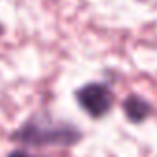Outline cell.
Listing matches in <instances>:
<instances>
[{
    "instance_id": "6da1fadb",
    "label": "cell",
    "mask_w": 157,
    "mask_h": 157,
    "mask_svg": "<svg viewBox=\"0 0 157 157\" xmlns=\"http://www.w3.org/2000/svg\"><path fill=\"white\" fill-rule=\"evenodd\" d=\"M11 139L30 148H43V146L67 148L82 140V131L74 124L61 120L56 122L48 115H33L11 135Z\"/></svg>"
},
{
    "instance_id": "7a4b0ae2",
    "label": "cell",
    "mask_w": 157,
    "mask_h": 157,
    "mask_svg": "<svg viewBox=\"0 0 157 157\" xmlns=\"http://www.w3.org/2000/svg\"><path fill=\"white\" fill-rule=\"evenodd\" d=\"M76 100L87 115H91L93 118H102L111 111L115 104V94L105 83L94 82L78 89Z\"/></svg>"
},
{
    "instance_id": "3957f363",
    "label": "cell",
    "mask_w": 157,
    "mask_h": 157,
    "mask_svg": "<svg viewBox=\"0 0 157 157\" xmlns=\"http://www.w3.org/2000/svg\"><path fill=\"white\" fill-rule=\"evenodd\" d=\"M122 109H124V115L128 117V120L133 122V124L144 122L151 115V111H153L151 104L148 100H144L142 96H139V94H129L122 102Z\"/></svg>"
},
{
    "instance_id": "277c9868",
    "label": "cell",
    "mask_w": 157,
    "mask_h": 157,
    "mask_svg": "<svg viewBox=\"0 0 157 157\" xmlns=\"http://www.w3.org/2000/svg\"><path fill=\"white\" fill-rule=\"evenodd\" d=\"M8 157H35V155H32V153H28L24 150H13Z\"/></svg>"
},
{
    "instance_id": "5b68a950",
    "label": "cell",
    "mask_w": 157,
    "mask_h": 157,
    "mask_svg": "<svg viewBox=\"0 0 157 157\" xmlns=\"http://www.w3.org/2000/svg\"><path fill=\"white\" fill-rule=\"evenodd\" d=\"M0 33H2V26H0Z\"/></svg>"
}]
</instances>
